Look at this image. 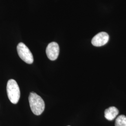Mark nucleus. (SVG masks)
I'll return each mask as SVG.
<instances>
[{"label": "nucleus", "mask_w": 126, "mask_h": 126, "mask_svg": "<svg viewBox=\"0 0 126 126\" xmlns=\"http://www.w3.org/2000/svg\"><path fill=\"white\" fill-rule=\"evenodd\" d=\"M7 92L8 98L11 103H18L20 97V91L18 84L13 79H9L7 85Z\"/></svg>", "instance_id": "obj_2"}, {"label": "nucleus", "mask_w": 126, "mask_h": 126, "mask_svg": "<svg viewBox=\"0 0 126 126\" xmlns=\"http://www.w3.org/2000/svg\"><path fill=\"white\" fill-rule=\"evenodd\" d=\"M109 35L105 32H101L95 35L92 40V45L96 47H100L106 45L109 40Z\"/></svg>", "instance_id": "obj_5"}, {"label": "nucleus", "mask_w": 126, "mask_h": 126, "mask_svg": "<svg viewBox=\"0 0 126 126\" xmlns=\"http://www.w3.org/2000/svg\"><path fill=\"white\" fill-rule=\"evenodd\" d=\"M115 126H126V117L121 115L117 117L115 122Z\"/></svg>", "instance_id": "obj_7"}, {"label": "nucleus", "mask_w": 126, "mask_h": 126, "mask_svg": "<svg viewBox=\"0 0 126 126\" xmlns=\"http://www.w3.org/2000/svg\"><path fill=\"white\" fill-rule=\"evenodd\" d=\"M119 113V111L116 108L111 107L105 111V117L108 121H112Z\"/></svg>", "instance_id": "obj_6"}, {"label": "nucleus", "mask_w": 126, "mask_h": 126, "mask_svg": "<svg viewBox=\"0 0 126 126\" xmlns=\"http://www.w3.org/2000/svg\"><path fill=\"white\" fill-rule=\"evenodd\" d=\"M29 100L33 113L36 115L41 114L45 108V103L43 99L35 93L32 92L29 95Z\"/></svg>", "instance_id": "obj_1"}, {"label": "nucleus", "mask_w": 126, "mask_h": 126, "mask_svg": "<svg viewBox=\"0 0 126 126\" xmlns=\"http://www.w3.org/2000/svg\"></svg>", "instance_id": "obj_8"}, {"label": "nucleus", "mask_w": 126, "mask_h": 126, "mask_svg": "<svg viewBox=\"0 0 126 126\" xmlns=\"http://www.w3.org/2000/svg\"><path fill=\"white\" fill-rule=\"evenodd\" d=\"M46 53L48 59L54 61L58 59L59 53V45L56 42L50 43L46 48Z\"/></svg>", "instance_id": "obj_4"}, {"label": "nucleus", "mask_w": 126, "mask_h": 126, "mask_svg": "<svg viewBox=\"0 0 126 126\" xmlns=\"http://www.w3.org/2000/svg\"><path fill=\"white\" fill-rule=\"evenodd\" d=\"M17 50L20 58L28 64H32L34 61L33 56L26 45L23 43H20L17 46Z\"/></svg>", "instance_id": "obj_3"}]
</instances>
